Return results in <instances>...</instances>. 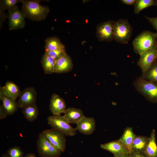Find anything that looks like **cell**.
<instances>
[{"label":"cell","instance_id":"obj_32","mask_svg":"<svg viewBox=\"0 0 157 157\" xmlns=\"http://www.w3.org/2000/svg\"><path fill=\"white\" fill-rule=\"evenodd\" d=\"M8 114L2 105L0 106V119L2 120L5 118Z\"/></svg>","mask_w":157,"mask_h":157},{"label":"cell","instance_id":"obj_27","mask_svg":"<svg viewBox=\"0 0 157 157\" xmlns=\"http://www.w3.org/2000/svg\"><path fill=\"white\" fill-rule=\"evenodd\" d=\"M20 1L19 0H2L0 1V5L4 10L7 9L9 11L17 8V4Z\"/></svg>","mask_w":157,"mask_h":157},{"label":"cell","instance_id":"obj_23","mask_svg":"<svg viewBox=\"0 0 157 157\" xmlns=\"http://www.w3.org/2000/svg\"><path fill=\"white\" fill-rule=\"evenodd\" d=\"M149 138L145 136L136 135L132 145V151L144 152L148 143Z\"/></svg>","mask_w":157,"mask_h":157},{"label":"cell","instance_id":"obj_14","mask_svg":"<svg viewBox=\"0 0 157 157\" xmlns=\"http://www.w3.org/2000/svg\"><path fill=\"white\" fill-rule=\"evenodd\" d=\"M66 106L65 101L62 98L55 93L52 95L50 99L49 109L53 115H60L64 112Z\"/></svg>","mask_w":157,"mask_h":157},{"label":"cell","instance_id":"obj_37","mask_svg":"<svg viewBox=\"0 0 157 157\" xmlns=\"http://www.w3.org/2000/svg\"><path fill=\"white\" fill-rule=\"evenodd\" d=\"M157 7V0H154V5Z\"/></svg>","mask_w":157,"mask_h":157},{"label":"cell","instance_id":"obj_35","mask_svg":"<svg viewBox=\"0 0 157 157\" xmlns=\"http://www.w3.org/2000/svg\"><path fill=\"white\" fill-rule=\"evenodd\" d=\"M114 156V157H129V154H123Z\"/></svg>","mask_w":157,"mask_h":157},{"label":"cell","instance_id":"obj_2","mask_svg":"<svg viewBox=\"0 0 157 157\" xmlns=\"http://www.w3.org/2000/svg\"><path fill=\"white\" fill-rule=\"evenodd\" d=\"M157 33L144 31L133 40L132 44L134 51L140 55L151 48L157 43Z\"/></svg>","mask_w":157,"mask_h":157},{"label":"cell","instance_id":"obj_11","mask_svg":"<svg viewBox=\"0 0 157 157\" xmlns=\"http://www.w3.org/2000/svg\"><path fill=\"white\" fill-rule=\"evenodd\" d=\"M37 92L34 87H28L25 88L19 97L17 101L18 108H22L26 106L36 104Z\"/></svg>","mask_w":157,"mask_h":157},{"label":"cell","instance_id":"obj_33","mask_svg":"<svg viewBox=\"0 0 157 157\" xmlns=\"http://www.w3.org/2000/svg\"><path fill=\"white\" fill-rule=\"evenodd\" d=\"M136 0H121L120 1L123 3L127 5H134Z\"/></svg>","mask_w":157,"mask_h":157},{"label":"cell","instance_id":"obj_25","mask_svg":"<svg viewBox=\"0 0 157 157\" xmlns=\"http://www.w3.org/2000/svg\"><path fill=\"white\" fill-rule=\"evenodd\" d=\"M141 77L145 80L157 83V62L156 60L146 71L142 73Z\"/></svg>","mask_w":157,"mask_h":157},{"label":"cell","instance_id":"obj_30","mask_svg":"<svg viewBox=\"0 0 157 157\" xmlns=\"http://www.w3.org/2000/svg\"><path fill=\"white\" fill-rule=\"evenodd\" d=\"M144 17L155 29L157 33V17H150L146 16Z\"/></svg>","mask_w":157,"mask_h":157},{"label":"cell","instance_id":"obj_7","mask_svg":"<svg viewBox=\"0 0 157 157\" xmlns=\"http://www.w3.org/2000/svg\"><path fill=\"white\" fill-rule=\"evenodd\" d=\"M41 133L44 138L61 153L65 151L66 140L65 135L63 133L52 128L45 130L41 132Z\"/></svg>","mask_w":157,"mask_h":157},{"label":"cell","instance_id":"obj_39","mask_svg":"<svg viewBox=\"0 0 157 157\" xmlns=\"http://www.w3.org/2000/svg\"><path fill=\"white\" fill-rule=\"evenodd\" d=\"M156 60L157 62V53L156 57Z\"/></svg>","mask_w":157,"mask_h":157},{"label":"cell","instance_id":"obj_20","mask_svg":"<svg viewBox=\"0 0 157 157\" xmlns=\"http://www.w3.org/2000/svg\"><path fill=\"white\" fill-rule=\"evenodd\" d=\"M143 153L148 157H157V145L156 132L154 129L151 131L148 143Z\"/></svg>","mask_w":157,"mask_h":157},{"label":"cell","instance_id":"obj_29","mask_svg":"<svg viewBox=\"0 0 157 157\" xmlns=\"http://www.w3.org/2000/svg\"><path fill=\"white\" fill-rule=\"evenodd\" d=\"M65 49L45 51V53L51 57L55 60L66 53Z\"/></svg>","mask_w":157,"mask_h":157},{"label":"cell","instance_id":"obj_13","mask_svg":"<svg viewBox=\"0 0 157 157\" xmlns=\"http://www.w3.org/2000/svg\"><path fill=\"white\" fill-rule=\"evenodd\" d=\"M76 124V126L75 128L76 130L85 135H90L92 134L96 128V123L94 119L85 116Z\"/></svg>","mask_w":157,"mask_h":157},{"label":"cell","instance_id":"obj_28","mask_svg":"<svg viewBox=\"0 0 157 157\" xmlns=\"http://www.w3.org/2000/svg\"><path fill=\"white\" fill-rule=\"evenodd\" d=\"M8 155L10 157H23V153L20 147L15 146L10 149Z\"/></svg>","mask_w":157,"mask_h":157},{"label":"cell","instance_id":"obj_34","mask_svg":"<svg viewBox=\"0 0 157 157\" xmlns=\"http://www.w3.org/2000/svg\"><path fill=\"white\" fill-rule=\"evenodd\" d=\"M4 10L1 6L0 5V17L1 18V22L6 17V15H4L5 13L4 12Z\"/></svg>","mask_w":157,"mask_h":157},{"label":"cell","instance_id":"obj_5","mask_svg":"<svg viewBox=\"0 0 157 157\" xmlns=\"http://www.w3.org/2000/svg\"><path fill=\"white\" fill-rule=\"evenodd\" d=\"M47 120L48 124L52 129L61 132L66 136H73L76 133V129L70 125L63 116H50Z\"/></svg>","mask_w":157,"mask_h":157},{"label":"cell","instance_id":"obj_19","mask_svg":"<svg viewBox=\"0 0 157 157\" xmlns=\"http://www.w3.org/2000/svg\"><path fill=\"white\" fill-rule=\"evenodd\" d=\"M0 99L8 115H12L17 110L18 107L16 100L5 95L0 90Z\"/></svg>","mask_w":157,"mask_h":157},{"label":"cell","instance_id":"obj_22","mask_svg":"<svg viewBox=\"0 0 157 157\" xmlns=\"http://www.w3.org/2000/svg\"><path fill=\"white\" fill-rule=\"evenodd\" d=\"M22 112L26 119L30 122L35 121L39 115L38 109L36 104L23 107Z\"/></svg>","mask_w":157,"mask_h":157},{"label":"cell","instance_id":"obj_10","mask_svg":"<svg viewBox=\"0 0 157 157\" xmlns=\"http://www.w3.org/2000/svg\"><path fill=\"white\" fill-rule=\"evenodd\" d=\"M9 26L10 30L23 28L25 25L24 16L18 7L8 11Z\"/></svg>","mask_w":157,"mask_h":157},{"label":"cell","instance_id":"obj_21","mask_svg":"<svg viewBox=\"0 0 157 157\" xmlns=\"http://www.w3.org/2000/svg\"><path fill=\"white\" fill-rule=\"evenodd\" d=\"M45 51L65 49L64 45L56 37L47 38L45 40Z\"/></svg>","mask_w":157,"mask_h":157},{"label":"cell","instance_id":"obj_8","mask_svg":"<svg viewBox=\"0 0 157 157\" xmlns=\"http://www.w3.org/2000/svg\"><path fill=\"white\" fill-rule=\"evenodd\" d=\"M157 53V43L151 49L140 55L137 65L142 72L146 71L156 60Z\"/></svg>","mask_w":157,"mask_h":157},{"label":"cell","instance_id":"obj_36","mask_svg":"<svg viewBox=\"0 0 157 157\" xmlns=\"http://www.w3.org/2000/svg\"><path fill=\"white\" fill-rule=\"evenodd\" d=\"M24 157H37L33 154H28L25 155Z\"/></svg>","mask_w":157,"mask_h":157},{"label":"cell","instance_id":"obj_16","mask_svg":"<svg viewBox=\"0 0 157 157\" xmlns=\"http://www.w3.org/2000/svg\"><path fill=\"white\" fill-rule=\"evenodd\" d=\"M64 118L70 123L76 124L85 116L82 110L75 107H69L63 113Z\"/></svg>","mask_w":157,"mask_h":157},{"label":"cell","instance_id":"obj_18","mask_svg":"<svg viewBox=\"0 0 157 157\" xmlns=\"http://www.w3.org/2000/svg\"><path fill=\"white\" fill-rule=\"evenodd\" d=\"M136 135L134 133L132 128L127 127L124 129L121 137L117 140L126 147L131 153L133 143Z\"/></svg>","mask_w":157,"mask_h":157},{"label":"cell","instance_id":"obj_4","mask_svg":"<svg viewBox=\"0 0 157 157\" xmlns=\"http://www.w3.org/2000/svg\"><path fill=\"white\" fill-rule=\"evenodd\" d=\"M133 85L136 90L147 100L152 103H157V83L140 77L136 79Z\"/></svg>","mask_w":157,"mask_h":157},{"label":"cell","instance_id":"obj_15","mask_svg":"<svg viewBox=\"0 0 157 157\" xmlns=\"http://www.w3.org/2000/svg\"><path fill=\"white\" fill-rule=\"evenodd\" d=\"M100 147L101 149L112 153L114 155L130 154V153L129 150L117 140L101 144Z\"/></svg>","mask_w":157,"mask_h":157},{"label":"cell","instance_id":"obj_1","mask_svg":"<svg viewBox=\"0 0 157 157\" xmlns=\"http://www.w3.org/2000/svg\"><path fill=\"white\" fill-rule=\"evenodd\" d=\"M40 0H21L22 12L25 17L39 21L44 19L49 12V8L40 3Z\"/></svg>","mask_w":157,"mask_h":157},{"label":"cell","instance_id":"obj_3","mask_svg":"<svg viewBox=\"0 0 157 157\" xmlns=\"http://www.w3.org/2000/svg\"><path fill=\"white\" fill-rule=\"evenodd\" d=\"M132 27L126 19L115 21L113 27V39L120 43L126 44L130 39Z\"/></svg>","mask_w":157,"mask_h":157},{"label":"cell","instance_id":"obj_17","mask_svg":"<svg viewBox=\"0 0 157 157\" xmlns=\"http://www.w3.org/2000/svg\"><path fill=\"white\" fill-rule=\"evenodd\" d=\"M0 90L5 95L15 100L21 92L18 85L10 81H7L4 86L0 87Z\"/></svg>","mask_w":157,"mask_h":157},{"label":"cell","instance_id":"obj_26","mask_svg":"<svg viewBox=\"0 0 157 157\" xmlns=\"http://www.w3.org/2000/svg\"><path fill=\"white\" fill-rule=\"evenodd\" d=\"M154 5V0H136L134 5V13L138 14L143 9Z\"/></svg>","mask_w":157,"mask_h":157},{"label":"cell","instance_id":"obj_12","mask_svg":"<svg viewBox=\"0 0 157 157\" xmlns=\"http://www.w3.org/2000/svg\"><path fill=\"white\" fill-rule=\"evenodd\" d=\"M71 57L66 53L56 60L54 73L61 74L70 71L73 67Z\"/></svg>","mask_w":157,"mask_h":157},{"label":"cell","instance_id":"obj_9","mask_svg":"<svg viewBox=\"0 0 157 157\" xmlns=\"http://www.w3.org/2000/svg\"><path fill=\"white\" fill-rule=\"evenodd\" d=\"M115 21L111 20L102 22L97 28L96 35L99 41L111 42L113 39V27Z\"/></svg>","mask_w":157,"mask_h":157},{"label":"cell","instance_id":"obj_6","mask_svg":"<svg viewBox=\"0 0 157 157\" xmlns=\"http://www.w3.org/2000/svg\"><path fill=\"white\" fill-rule=\"evenodd\" d=\"M38 153L41 157H59L61 152L42 135L39 134L37 141Z\"/></svg>","mask_w":157,"mask_h":157},{"label":"cell","instance_id":"obj_31","mask_svg":"<svg viewBox=\"0 0 157 157\" xmlns=\"http://www.w3.org/2000/svg\"><path fill=\"white\" fill-rule=\"evenodd\" d=\"M129 157H148L143 153L139 151H132L129 154Z\"/></svg>","mask_w":157,"mask_h":157},{"label":"cell","instance_id":"obj_38","mask_svg":"<svg viewBox=\"0 0 157 157\" xmlns=\"http://www.w3.org/2000/svg\"><path fill=\"white\" fill-rule=\"evenodd\" d=\"M2 157H10L8 155H4Z\"/></svg>","mask_w":157,"mask_h":157},{"label":"cell","instance_id":"obj_24","mask_svg":"<svg viewBox=\"0 0 157 157\" xmlns=\"http://www.w3.org/2000/svg\"><path fill=\"white\" fill-rule=\"evenodd\" d=\"M56 60L45 53L42 56L41 63L44 73L50 74L54 73Z\"/></svg>","mask_w":157,"mask_h":157}]
</instances>
